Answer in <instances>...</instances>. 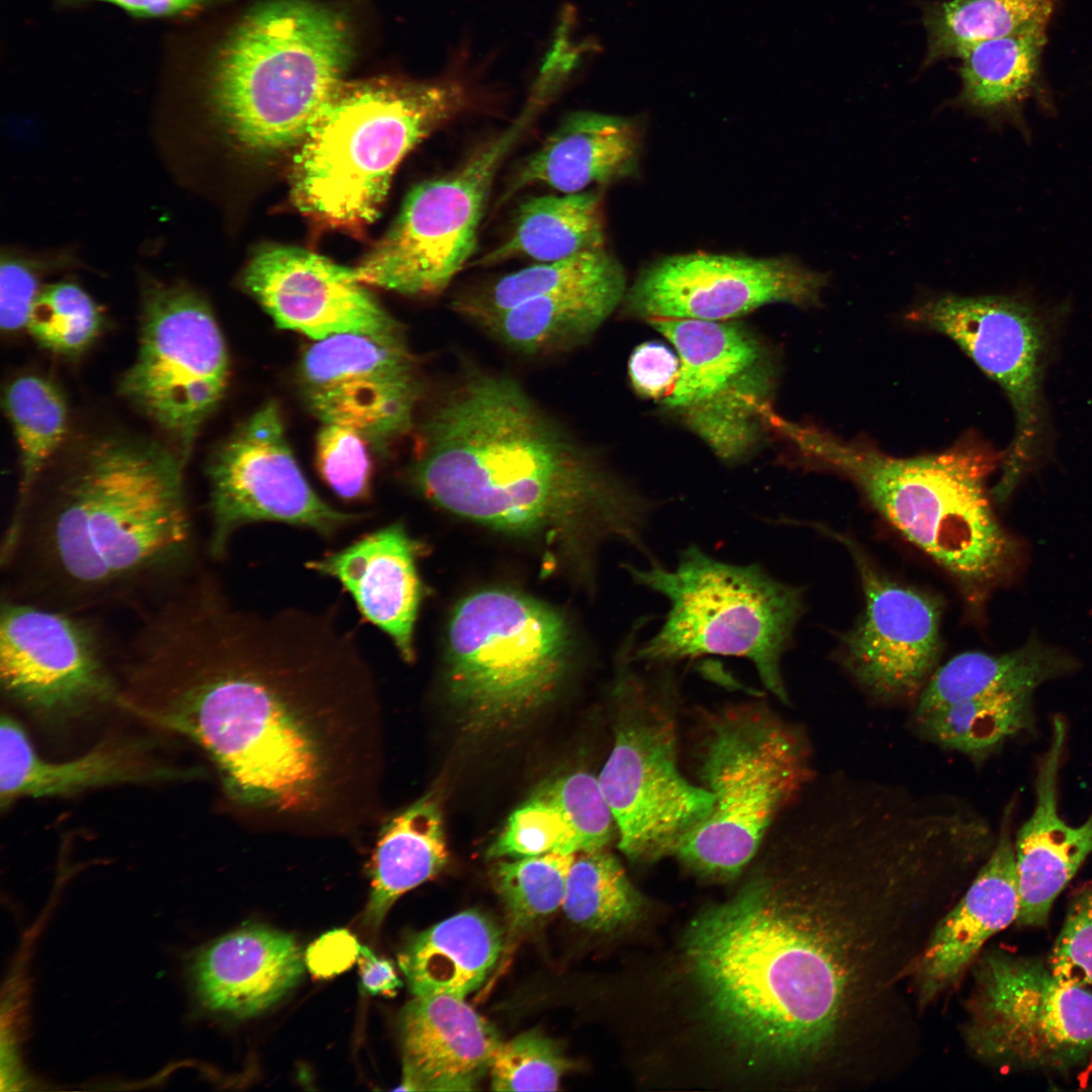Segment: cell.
<instances>
[{
    "label": "cell",
    "instance_id": "obj_1",
    "mask_svg": "<svg viewBox=\"0 0 1092 1092\" xmlns=\"http://www.w3.org/2000/svg\"><path fill=\"white\" fill-rule=\"evenodd\" d=\"M336 615L237 607L203 566L138 615L124 710L200 748L259 825L355 833L380 812V700Z\"/></svg>",
    "mask_w": 1092,
    "mask_h": 1092
},
{
    "label": "cell",
    "instance_id": "obj_2",
    "mask_svg": "<svg viewBox=\"0 0 1092 1092\" xmlns=\"http://www.w3.org/2000/svg\"><path fill=\"white\" fill-rule=\"evenodd\" d=\"M185 465L156 442L107 437L41 474L3 535L2 596L136 614L188 579L202 562Z\"/></svg>",
    "mask_w": 1092,
    "mask_h": 1092
},
{
    "label": "cell",
    "instance_id": "obj_3",
    "mask_svg": "<svg viewBox=\"0 0 1092 1092\" xmlns=\"http://www.w3.org/2000/svg\"><path fill=\"white\" fill-rule=\"evenodd\" d=\"M413 487L452 514L524 537L618 539L644 556L653 500L514 378L468 366L415 426Z\"/></svg>",
    "mask_w": 1092,
    "mask_h": 1092
},
{
    "label": "cell",
    "instance_id": "obj_4",
    "mask_svg": "<svg viewBox=\"0 0 1092 1092\" xmlns=\"http://www.w3.org/2000/svg\"><path fill=\"white\" fill-rule=\"evenodd\" d=\"M789 871L761 867L691 925V978L718 1035L748 1064L790 1065L825 1049L845 994L839 956Z\"/></svg>",
    "mask_w": 1092,
    "mask_h": 1092
},
{
    "label": "cell",
    "instance_id": "obj_5",
    "mask_svg": "<svg viewBox=\"0 0 1092 1092\" xmlns=\"http://www.w3.org/2000/svg\"><path fill=\"white\" fill-rule=\"evenodd\" d=\"M781 431L809 464L849 479L967 595L975 597L1003 570L1009 542L986 491L996 458L984 447L964 441L940 453L902 458L788 421Z\"/></svg>",
    "mask_w": 1092,
    "mask_h": 1092
},
{
    "label": "cell",
    "instance_id": "obj_6",
    "mask_svg": "<svg viewBox=\"0 0 1092 1092\" xmlns=\"http://www.w3.org/2000/svg\"><path fill=\"white\" fill-rule=\"evenodd\" d=\"M339 10L308 0L251 9L215 51L207 98L242 147L274 152L302 141L353 58Z\"/></svg>",
    "mask_w": 1092,
    "mask_h": 1092
},
{
    "label": "cell",
    "instance_id": "obj_7",
    "mask_svg": "<svg viewBox=\"0 0 1092 1092\" xmlns=\"http://www.w3.org/2000/svg\"><path fill=\"white\" fill-rule=\"evenodd\" d=\"M467 101L452 80L343 81L302 140L292 182L298 208L332 225L370 223L400 161Z\"/></svg>",
    "mask_w": 1092,
    "mask_h": 1092
},
{
    "label": "cell",
    "instance_id": "obj_8",
    "mask_svg": "<svg viewBox=\"0 0 1092 1092\" xmlns=\"http://www.w3.org/2000/svg\"><path fill=\"white\" fill-rule=\"evenodd\" d=\"M701 720L699 774L715 800L674 856L702 877L724 881L751 861L810 784L811 752L802 729L762 702L728 704Z\"/></svg>",
    "mask_w": 1092,
    "mask_h": 1092
},
{
    "label": "cell",
    "instance_id": "obj_9",
    "mask_svg": "<svg viewBox=\"0 0 1092 1092\" xmlns=\"http://www.w3.org/2000/svg\"><path fill=\"white\" fill-rule=\"evenodd\" d=\"M627 569L637 584L669 603L657 632L633 646L635 661L671 666L707 655L745 658L764 687L789 703L782 658L804 612L800 587L759 565L718 560L694 544L679 553L671 569L658 562Z\"/></svg>",
    "mask_w": 1092,
    "mask_h": 1092
},
{
    "label": "cell",
    "instance_id": "obj_10",
    "mask_svg": "<svg viewBox=\"0 0 1092 1092\" xmlns=\"http://www.w3.org/2000/svg\"><path fill=\"white\" fill-rule=\"evenodd\" d=\"M635 638L630 633L622 646L614 742L598 781L620 850L633 861L653 862L675 855L710 815L715 798L679 769V695L671 666L635 669Z\"/></svg>",
    "mask_w": 1092,
    "mask_h": 1092
},
{
    "label": "cell",
    "instance_id": "obj_11",
    "mask_svg": "<svg viewBox=\"0 0 1092 1092\" xmlns=\"http://www.w3.org/2000/svg\"><path fill=\"white\" fill-rule=\"evenodd\" d=\"M570 650L562 617L506 589L474 593L448 629L449 696L472 732H493L530 716L554 694Z\"/></svg>",
    "mask_w": 1092,
    "mask_h": 1092
},
{
    "label": "cell",
    "instance_id": "obj_12",
    "mask_svg": "<svg viewBox=\"0 0 1092 1092\" xmlns=\"http://www.w3.org/2000/svg\"><path fill=\"white\" fill-rule=\"evenodd\" d=\"M965 1038L1009 1071L1071 1076L1092 1068V993L1038 959L993 949L975 968Z\"/></svg>",
    "mask_w": 1092,
    "mask_h": 1092
},
{
    "label": "cell",
    "instance_id": "obj_13",
    "mask_svg": "<svg viewBox=\"0 0 1092 1092\" xmlns=\"http://www.w3.org/2000/svg\"><path fill=\"white\" fill-rule=\"evenodd\" d=\"M526 111L446 175L417 185L383 238L353 269L360 283L441 293L471 257L498 168L532 120Z\"/></svg>",
    "mask_w": 1092,
    "mask_h": 1092
},
{
    "label": "cell",
    "instance_id": "obj_14",
    "mask_svg": "<svg viewBox=\"0 0 1092 1092\" xmlns=\"http://www.w3.org/2000/svg\"><path fill=\"white\" fill-rule=\"evenodd\" d=\"M228 374L224 341L207 302L184 284L147 282L138 354L119 390L170 436L185 464Z\"/></svg>",
    "mask_w": 1092,
    "mask_h": 1092
},
{
    "label": "cell",
    "instance_id": "obj_15",
    "mask_svg": "<svg viewBox=\"0 0 1092 1092\" xmlns=\"http://www.w3.org/2000/svg\"><path fill=\"white\" fill-rule=\"evenodd\" d=\"M98 614L71 613L1 596L0 685L13 705L44 723L121 709L120 641Z\"/></svg>",
    "mask_w": 1092,
    "mask_h": 1092
},
{
    "label": "cell",
    "instance_id": "obj_16",
    "mask_svg": "<svg viewBox=\"0 0 1092 1092\" xmlns=\"http://www.w3.org/2000/svg\"><path fill=\"white\" fill-rule=\"evenodd\" d=\"M210 530L206 552L225 559L241 528L283 523L332 538L365 515L338 510L323 499L302 473L287 442L277 404L267 402L245 421L207 467Z\"/></svg>",
    "mask_w": 1092,
    "mask_h": 1092
},
{
    "label": "cell",
    "instance_id": "obj_17",
    "mask_svg": "<svg viewBox=\"0 0 1092 1092\" xmlns=\"http://www.w3.org/2000/svg\"><path fill=\"white\" fill-rule=\"evenodd\" d=\"M906 318L952 340L1007 395L1015 433L994 489L1010 493L1037 450L1046 331L1028 301L1011 296L947 294L923 301Z\"/></svg>",
    "mask_w": 1092,
    "mask_h": 1092
},
{
    "label": "cell",
    "instance_id": "obj_18",
    "mask_svg": "<svg viewBox=\"0 0 1092 1092\" xmlns=\"http://www.w3.org/2000/svg\"><path fill=\"white\" fill-rule=\"evenodd\" d=\"M298 382L307 407L324 424L351 428L380 452L415 429L424 394L404 338L355 333L309 346Z\"/></svg>",
    "mask_w": 1092,
    "mask_h": 1092
},
{
    "label": "cell",
    "instance_id": "obj_19",
    "mask_svg": "<svg viewBox=\"0 0 1092 1092\" xmlns=\"http://www.w3.org/2000/svg\"><path fill=\"white\" fill-rule=\"evenodd\" d=\"M827 276L787 257L689 253L645 268L626 291V314L726 321L769 303L816 304Z\"/></svg>",
    "mask_w": 1092,
    "mask_h": 1092
},
{
    "label": "cell",
    "instance_id": "obj_20",
    "mask_svg": "<svg viewBox=\"0 0 1092 1092\" xmlns=\"http://www.w3.org/2000/svg\"><path fill=\"white\" fill-rule=\"evenodd\" d=\"M831 534L851 554L866 604L858 622L840 640L842 665L876 698L895 701L918 696L940 651L937 601L890 579L853 541Z\"/></svg>",
    "mask_w": 1092,
    "mask_h": 1092
},
{
    "label": "cell",
    "instance_id": "obj_21",
    "mask_svg": "<svg viewBox=\"0 0 1092 1092\" xmlns=\"http://www.w3.org/2000/svg\"><path fill=\"white\" fill-rule=\"evenodd\" d=\"M361 284L353 269L289 246L261 249L243 273L246 290L282 329L315 341L346 333L404 338Z\"/></svg>",
    "mask_w": 1092,
    "mask_h": 1092
},
{
    "label": "cell",
    "instance_id": "obj_22",
    "mask_svg": "<svg viewBox=\"0 0 1092 1092\" xmlns=\"http://www.w3.org/2000/svg\"><path fill=\"white\" fill-rule=\"evenodd\" d=\"M195 776V769L172 766L155 758L146 742L133 739H106L72 759H46L12 716H1L2 810L22 798L68 797L100 788L181 781Z\"/></svg>",
    "mask_w": 1092,
    "mask_h": 1092
},
{
    "label": "cell",
    "instance_id": "obj_23",
    "mask_svg": "<svg viewBox=\"0 0 1092 1092\" xmlns=\"http://www.w3.org/2000/svg\"><path fill=\"white\" fill-rule=\"evenodd\" d=\"M1067 736L1064 720L1053 719L1051 740L1035 778L1033 810L1014 839L1019 893L1016 923L1042 927L1053 904L1092 854V813L1078 826L1059 812V775Z\"/></svg>",
    "mask_w": 1092,
    "mask_h": 1092
},
{
    "label": "cell",
    "instance_id": "obj_24",
    "mask_svg": "<svg viewBox=\"0 0 1092 1092\" xmlns=\"http://www.w3.org/2000/svg\"><path fill=\"white\" fill-rule=\"evenodd\" d=\"M399 1032L398 1090H473L502 1043L495 1027L464 998L447 994L415 996L400 1013Z\"/></svg>",
    "mask_w": 1092,
    "mask_h": 1092
},
{
    "label": "cell",
    "instance_id": "obj_25",
    "mask_svg": "<svg viewBox=\"0 0 1092 1092\" xmlns=\"http://www.w3.org/2000/svg\"><path fill=\"white\" fill-rule=\"evenodd\" d=\"M418 550L404 526L395 522L306 563L340 581L364 619L387 634L407 662L415 658V624L423 598Z\"/></svg>",
    "mask_w": 1092,
    "mask_h": 1092
},
{
    "label": "cell",
    "instance_id": "obj_26",
    "mask_svg": "<svg viewBox=\"0 0 1092 1092\" xmlns=\"http://www.w3.org/2000/svg\"><path fill=\"white\" fill-rule=\"evenodd\" d=\"M1005 814L987 861L961 901L937 924L917 962L922 1003L956 984L996 933L1016 922L1019 893L1014 840Z\"/></svg>",
    "mask_w": 1092,
    "mask_h": 1092
},
{
    "label": "cell",
    "instance_id": "obj_27",
    "mask_svg": "<svg viewBox=\"0 0 1092 1092\" xmlns=\"http://www.w3.org/2000/svg\"><path fill=\"white\" fill-rule=\"evenodd\" d=\"M304 963L290 934L249 925L203 948L192 963V975L205 1006L246 1018L286 995L302 978Z\"/></svg>",
    "mask_w": 1092,
    "mask_h": 1092
},
{
    "label": "cell",
    "instance_id": "obj_28",
    "mask_svg": "<svg viewBox=\"0 0 1092 1092\" xmlns=\"http://www.w3.org/2000/svg\"><path fill=\"white\" fill-rule=\"evenodd\" d=\"M641 140L639 124L632 118L573 112L521 165L506 196L539 184L565 194L576 193L594 184L633 176Z\"/></svg>",
    "mask_w": 1092,
    "mask_h": 1092
},
{
    "label": "cell",
    "instance_id": "obj_29",
    "mask_svg": "<svg viewBox=\"0 0 1092 1092\" xmlns=\"http://www.w3.org/2000/svg\"><path fill=\"white\" fill-rule=\"evenodd\" d=\"M614 820L598 778L572 772L539 787L509 817L487 849L488 859L606 848Z\"/></svg>",
    "mask_w": 1092,
    "mask_h": 1092
},
{
    "label": "cell",
    "instance_id": "obj_30",
    "mask_svg": "<svg viewBox=\"0 0 1092 1092\" xmlns=\"http://www.w3.org/2000/svg\"><path fill=\"white\" fill-rule=\"evenodd\" d=\"M503 943L496 922L478 910H466L408 938L398 966L415 996L464 998L485 981Z\"/></svg>",
    "mask_w": 1092,
    "mask_h": 1092
},
{
    "label": "cell",
    "instance_id": "obj_31",
    "mask_svg": "<svg viewBox=\"0 0 1092 1092\" xmlns=\"http://www.w3.org/2000/svg\"><path fill=\"white\" fill-rule=\"evenodd\" d=\"M448 857L440 802L431 792L395 813L379 829L369 864L370 895L364 924L377 929L393 903L436 877Z\"/></svg>",
    "mask_w": 1092,
    "mask_h": 1092
},
{
    "label": "cell",
    "instance_id": "obj_32",
    "mask_svg": "<svg viewBox=\"0 0 1092 1092\" xmlns=\"http://www.w3.org/2000/svg\"><path fill=\"white\" fill-rule=\"evenodd\" d=\"M625 283L551 293L529 299L477 324L509 350L549 356L582 345L622 304Z\"/></svg>",
    "mask_w": 1092,
    "mask_h": 1092
},
{
    "label": "cell",
    "instance_id": "obj_33",
    "mask_svg": "<svg viewBox=\"0 0 1092 1092\" xmlns=\"http://www.w3.org/2000/svg\"><path fill=\"white\" fill-rule=\"evenodd\" d=\"M676 349L679 371L662 402L681 410L707 400L757 367L761 348L742 327L698 318H650Z\"/></svg>",
    "mask_w": 1092,
    "mask_h": 1092
},
{
    "label": "cell",
    "instance_id": "obj_34",
    "mask_svg": "<svg viewBox=\"0 0 1092 1092\" xmlns=\"http://www.w3.org/2000/svg\"><path fill=\"white\" fill-rule=\"evenodd\" d=\"M603 248L606 238L599 192L543 195L519 206L509 237L475 264L489 266L517 257L552 262Z\"/></svg>",
    "mask_w": 1092,
    "mask_h": 1092
},
{
    "label": "cell",
    "instance_id": "obj_35",
    "mask_svg": "<svg viewBox=\"0 0 1092 1092\" xmlns=\"http://www.w3.org/2000/svg\"><path fill=\"white\" fill-rule=\"evenodd\" d=\"M1045 31L1035 25L967 49L959 57L957 103L988 117L1016 114L1035 87Z\"/></svg>",
    "mask_w": 1092,
    "mask_h": 1092
},
{
    "label": "cell",
    "instance_id": "obj_36",
    "mask_svg": "<svg viewBox=\"0 0 1092 1092\" xmlns=\"http://www.w3.org/2000/svg\"><path fill=\"white\" fill-rule=\"evenodd\" d=\"M1037 647L1006 654L961 653L937 668L918 695L914 717L962 701L1000 693H1030L1057 670Z\"/></svg>",
    "mask_w": 1092,
    "mask_h": 1092
},
{
    "label": "cell",
    "instance_id": "obj_37",
    "mask_svg": "<svg viewBox=\"0 0 1092 1092\" xmlns=\"http://www.w3.org/2000/svg\"><path fill=\"white\" fill-rule=\"evenodd\" d=\"M619 261L606 249L540 262L458 296L453 309L478 324L529 299L572 289L625 283Z\"/></svg>",
    "mask_w": 1092,
    "mask_h": 1092
},
{
    "label": "cell",
    "instance_id": "obj_38",
    "mask_svg": "<svg viewBox=\"0 0 1092 1092\" xmlns=\"http://www.w3.org/2000/svg\"><path fill=\"white\" fill-rule=\"evenodd\" d=\"M1054 0H945L925 3L927 48L923 66L959 58L973 44L1046 25Z\"/></svg>",
    "mask_w": 1092,
    "mask_h": 1092
},
{
    "label": "cell",
    "instance_id": "obj_39",
    "mask_svg": "<svg viewBox=\"0 0 1092 1092\" xmlns=\"http://www.w3.org/2000/svg\"><path fill=\"white\" fill-rule=\"evenodd\" d=\"M1030 693H1000L954 703L914 717L922 735L973 758L986 756L1026 729Z\"/></svg>",
    "mask_w": 1092,
    "mask_h": 1092
},
{
    "label": "cell",
    "instance_id": "obj_40",
    "mask_svg": "<svg viewBox=\"0 0 1092 1092\" xmlns=\"http://www.w3.org/2000/svg\"><path fill=\"white\" fill-rule=\"evenodd\" d=\"M4 406L19 449L14 510L24 502L61 446L68 428V411L61 390L35 374L18 376L9 383Z\"/></svg>",
    "mask_w": 1092,
    "mask_h": 1092
},
{
    "label": "cell",
    "instance_id": "obj_41",
    "mask_svg": "<svg viewBox=\"0 0 1092 1092\" xmlns=\"http://www.w3.org/2000/svg\"><path fill=\"white\" fill-rule=\"evenodd\" d=\"M641 900L621 863L606 848L576 854L561 908L573 923L608 932L633 922Z\"/></svg>",
    "mask_w": 1092,
    "mask_h": 1092
},
{
    "label": "cell",
    "instance_id": "obj_42",
    "mask_svg": "<svg viewBox=\"0 0 1092 1092\" xmlns=\"http://www.w3.org/2000/svg\"><path fill=\"white\" fill-rule=\"evenodd\" d=\"M769 376L760 364L728 388L679 410L688 426L722 458L743 456L756 442L760 416L767 413Z\"/></svg>",
    "mask_w": 1092,
    "mask_h": 1092
},
{
    "label": "cell",
    "instance_id": "obj_43",
    "mask_svg": "<svg viewBox=\"0 0 1092 1092\" xmlns=\"http://www.w3.org/2000/svg\"><path fill=\"white\" fill-rule=\"evenodd\" d=\"M577 854V853H576ZM576 854L548 852L495 859L490 877L515 926H526L562 906L566 881Z\"/></svg>",
    "mask_w": 1092,
    "mask_h": 1092
},
{
    "label": "cell",
    "instance_id": "obj_44",
    "mask_svg": "<svg viewBox=\"0 0 1092 1092\" xmlns=\"http://www.w3.org/2000/svg\"><path fill=\"white\" fill-rule=\"evenodd\" d=\"M103 324L94 299L76 283L63 281L42 286L26 330L41 347L75 356L92 345Z\"/></svg>",
    "mask_w": 1092,
    "mask_h": 1092
},
{
    "label": "cell",
    "instance_id": "obj_45",
    "mask_svg": "<svg viewBox=\"0 0 1092 1092\" xmlns=\"http://www.w3.org/2000/svg\"><path fill=\"white\" fill-rule=\"evenodd\" d=\"M559 1044L538 1030L502 1042L489 1074L494 1091H555L572 1069Z\"/></svg>",
    "mask_w": 1092,
    "mask_h": 1092
},
{
    "label": "cell",
    "instance_id": "obj_46",
    "mask_svg": "<svg viewBox=\"0 0 1092 1092\" xmlns=\"http://www.w3.org/2000/svg\"><path fill=\"white\" fill-rule=\"evenodd\" d=\"M369 442L357 431L324 424L316 438V467L325 483L342 499L370 496L372 459Z\"/></svg>",
    "mask_w": 1092,
    "mask_h": 1092
},
{
    "label": "cell",
    "instance_id": "obj_47",
    "mask_svg": "<svg viewBox=\"0 0 1092 1092\" xmlns=\"http://www.w3.org/2000/svg\"><path fill=\"white\" fill-rule=\"evenodd\" d=\"M1048 965L1066 983L1092 986V886L1071 897Z\"/></svg>",
    "mask_w": 1092,
    "mask_h": 1092
},
{
    "label": "cell",
    "instance_id": "obj_48",
    "mask_svg": "<svg viewBox=\"0 0 1092 1092\" xmlns=\"http://www.w3.org/2000/svg\"><path fill=\"white\" fill-rule=\"evenodd\" d=\"M41 264L33 260L3 255L0 266V326L2 332L26 329L30 313L42 288Z\"/></svg>",
    "mask_w": 1092,
    "mask_h": 1092
},
{
    "label": "cell",
    "instance_id": "obj_49",
    "mask_svg": "<svg viewBox=\"0 0 1092 1092\" xmlns=\"http://www.w3.org/2000/svg\"><path fill=\"white\" fill-rule=\"evenodd\" d=\"M629 376L638 394L648 398L666 396L674 386L679 358L659 342H645L631 353Z\"/></svg>",
    "mask_w": 1092,
    "mask_h": 1092
},
{
    "label": "cell",
    "instance_id": "obj_50",
    "mask_svg": "<svg viewBox=\"0 0 1092 1092\" xmlns=\"http://www.w3.org/2000/svg\"><path fill=\"white\" fill-rule=\"evenodd\" d=\"M360 946L346 929L329 931L311 943L304 961L317 978H330L349 969L359 958Z\"/></svg>",
    "mask_w": 1092,
    "mask_h": 1092
},
{
    "label": "cell",
    "instance_id": "obj_51",
    "mask_svg": "<svg viewBox=\"0 0 1092 1092\" xmlns=\"http://www.w3.org/2000/svg\"><path fill=\"white\" fill-rule=\"evenodd\" d=\"M64 2L102 1L143 18H179L194 15L225 0H62Z\"/></svg>",
    "mask_w": 1092,
    "mask_h": 1092
},
{
    "label": "cell",
    "instance_id": "obj_52",
    "mask_svg": "<svg viewBox=\"0 0 1092 1092\" xmlns=\"http://www.w3.org/2000/svg\"><path fill=\"white\" fill-rule=\"evenodd\" d=\"M360 988L364 994L394 995L402 986L393 965L384 959H378L367 946H360L358 958Z\"/></svg>",
    "mask_w": 1092,
    "mask_h": 1092
}]
</instances>
